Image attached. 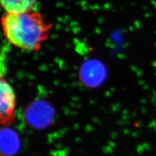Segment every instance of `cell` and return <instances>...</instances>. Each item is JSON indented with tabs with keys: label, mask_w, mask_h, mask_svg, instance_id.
I'll use <instances>...</instances> for the list:
<instances>
[{
	"label": "cell",
	"mask_w": 156,
	"mask_h": 156,
	"mask_svg": "<svg viewBox=\"0 0 156 156\" xmlns=\"http://www.w3.org/2000/svg\"><path fill=\"white\" fill-rule=\"evenodd\" d=\"M3 35L15 48L38 51L50 37L53 24L41 13L31 11L22 13H5L2 18Z\"/></svg>",
	"instance_id": "cell-1"
},
{
	"label": "cell",
	"mask_w": 156,
	"mask_h": 156,
	"mask_svg": "<svg viewBox=\"0 0 156 156\" xmlns=\"http://www.w3.org/2000/svg\"><path fill=\"white\" fill-rule=\"evenodd\" d=\"M16 96L12 87L3 76L0 82V120L3 126L11 125L14 120Z\"/></svg>",
	"instance_id": "cell-2"
},
{
	"label": "cell",
	"mask_w": 156,
	"mask_h": 156,
	"mask_svg": "<svg viewBox=\"0 0 156 156\" xmlns=\"http://www.w3.org/2000/svg\"><path fill=\"white\" fill-rule=\"evenodd\" d=\"M6 13H22L33 11L37 0H0Z\"/></svg>",
	"instance_id": "cell-3"
},
{
	"label": "cell",
	"mask_w": 156,
	"mask_h": 156,
	"mask_svg": "<svg viewBox=\"0 0 156 156\" xmlns=\"http://www.w3.org/2000/svg\"><path fill=\"white\" fill-rule=\"evenodd\" d=\"M5 135H2L3 137L5 138V148L4 150H5L4 153L5 156H11V155L16 153V150L19 148V140L17 138V136H15L14 133H13L11 131H7L5 129Z\"/></svg>",
	"instance_id": "cell-4"
}]
</instances>
